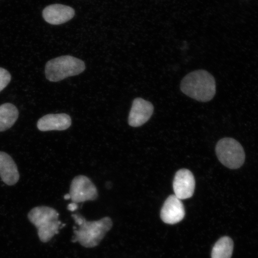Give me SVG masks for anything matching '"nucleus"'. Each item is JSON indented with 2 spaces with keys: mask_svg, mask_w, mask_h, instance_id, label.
Masks as SVG:
<instances>
[{
  "mask_svg": "<svg viewBox=\"0 0 258 258\" xmlns=\"http://www.w3.org/2000/svg\"><path fill=\"white\" fill-rule=\"evenodd\" d=\"M72 217L79 226V229L74 227V236L72 241L73 243L79 242L82 246L87 248L98 246L112 227L111 219L109 217L96 221H86L79 214L72 215Z\"/></svg>",
  "mask_w": 258,
  "mask_h": 258,
  "instance_id": "1",
  "label": "nucleus"
},
{
  "mask_svg": "<svg viewBox=\"0 0 258 258\" xmlns=\"http://www.w3.org/2000/svg\"><path fill=\"white\" fill-rule=\"evenodd\" d=\"M180 90L185 95L200 102H208L216 93V83L212 74L205 70L195 71L184 77Z\"/></svg>",
  "mask_w": 258,
  "mask_h": 258,
  "instance_id": "2",
  "label": "nucleus"
},
{
  "mask_svg": "<svg viewBox=\"0 0 258 258\" xmlns=\"http://www.w3.org/2000/svg\"><path fill=\"white\" fill-rule=\"evenodd\" d=\"M59 216L55 209L47 206H38L29 212V221L37 228L38 237L43 243L49 241L59 233L62 225L58 219Z\"/></svg>",
  "mask_w": 258,
  "mask_h": 258,
  "instance_id": "3",
  "label": "nucleus"
},
{
  "mask_svg": "<svg viewBox=\"0 0 258 258\" xmlns=\"http://www.w3.org/2000/svg\"><path fill=\"white\" fill-rule=\"evenodd\" d=\"M85 69L83 60L72 56H62L48 61L45 73L48 81L57 82L68 77L79 75Z\"/></svg>",
  "mask_w": 258,
  "mask_h": 258,
  "instance_id": "4",
  "label": "nucleus"
},
{
  "mask_svg": "<svg viewBox=\"0 0 258 258\" xmlns=\"http://www.w3.org/2000/svg\"><path fill=\"white\" fill-rule=\"evenodd\" d=\"M216 152L219 160L228 168H240L244 162L245 153L243 148L234 139H222L217 145Z\"/></svg>",
  "mask_w": 258,
  "mask_h": 258,
  "instance_id": "5",
  "label": "nucleus"
},
{
  "mask_svg": "<svg viewBox=\"0 0 258 258\" xmlns=\"http://www.w3.org/2000/svg\"><path fill=\"white\" fill-rule=\"evenodd\" d=\"M70 195L73 202L76 203L95 201L98 196L95 185L88 177L83 175L73 180Z\"/></svg>",
  "mask_w": 258,
  "mask_h": 258,
  "instance_id": "6",
  "label": "nucleus"
},
{
  "mask_svg": "<svg viewBox=\"0 0 258 258\" xmlns=\"http://www.w3.org/2000/svg\"><path fill=\"white\" fill-rule=\"evenodd\" d=\"M196 181L193 174L188 169H180L176 173L173 182L174 192L181 201L191 198L195 192Z\"/></svg>",
  "mask_w": 258,
  "mask_h": 258,
  "instance_id": "7",
  "label": "nucleus"
},
{
  "mask_svg": "<svg viewBox=\"0 0 258 258\" xmlns=\"http://www.w3.org/2000/svg\"><path fill=\"white\" fill-rule=\"evenodd\" d=\"M185 215L181 201L175 195H171L164 202L161 210L160 217L164 223L173 225L181 221Z\"/></svg>",
  "mask_w": 258,
  "mask_h": 258,
  "instance_id": "8",
  "label": "nucleus"
},
{
  "mask_svg": "<svg viewBox=\"0 0 258 258\" xmlns=\"http://www.w3.org/2000/svg\"><path fill=\"white\" fill-rule=\"evenodd\" d=\"M154 111V106L151 102L142 98L135 99L132 104L128 116V124L131 126H141L150 120Z\"/></svg>",
  "mask_w": 258,
  "mask_h": 258,
  "instance_id": "9",
  "label": "nucleus"
},
{
  "mask_svg": "<svg viewBox=\"0 0 258 258\" xmlns=\"http://www.w3.org/2000/svg\"><path fill=\"white\" fill-rule=\"evenodd\" d=\"M75 11L70 6L55 4L47 6L43 11V17L47 23L59 25L66 23L74 18Z\"/></svg>",
  "mask_w": 258,
  "mask_h": 258,
  "instance_id": "10",
  "label": "nucleus"
},
{
  "mask_svg": "<svg viewBox=\"0 0 258 258\" xmlns=\"http://www.w3.org/2000/svg\"><path fill=\"white\" fill-rule=\"evenodd\" d=\"M71 125L72 118L66 114L46 115L37 122V127L42 132L64 131Z\"/></svg>",
  "mask_w": 258,
  "mask_h": 258,
  "instance_id": "11",
  "label": "nucleus"
},
{
  "mask_svg": "<svg viewBox=\"0 0 258 258\" xmlns=\"http://www.w3.org/2000/svg\"><path fill=\"white\" fill-rule=\"evenodd\" d=\"M0 177L8 185L16 184L19 179L17 165L9 154L0 151Z\"/></svg>",
  "mask_w": 258,
  "mask_h": 258,
  "instance_id": "12",
  "label": "nucleus"
},
{
  "mask_svg": "<svg viewBox=\"0 0 258 258\" xmlns=\"http://www.w3.org/2000/svg\"><path fill=\"white\" fill-rule=\"evenodd\" d=\"M19 117V111L11 103L0 105V132L8 130L14 125Z\"/></svg>",
  "mask_w": 258,
  "mask_h": 258,
  "instance_id": "13",
  "label": "nucleus"
},
{
  "mask_svg": "<svg viewBox=\"0 0 258 258\" xmlns=\"http://www.w3.org/2000/svg\"><path fill=\"white\" fill-rule=\"evenodd\" d=\"M233 248V241L231 238L222 237L213 247L212 258H231Z\"/></svg>",
  "mask_w": 258,
  "mask_h": 258,
  "instance_id": "14",
  "label": "nucleus"
},
{
  "mask_svg": "<svg viewBox=\"0 0 258 258\" xmlns=\"http://www.w3.org/2000/svg\"><path fill=\"white\" fill-rule=\"evenodd\" d=\"M12 77L8 70L0 68V92L11 82Z\"/></svg>",
  "mask_w": 258,
  "mask_h": 258,
  "instance_id": "15",
  "label": "nucleus"
},
{
  "mask_svg": "<svg viewBox=\"0 0 258 258\" xmlns=\"http://www.w3.org/2000/svg\"><path fill=\"white\" fill-rule=\"evenodd\" d=\"M67 208L70 211L74 212L79 208V206L77 205V203L73 202L70 203V204L68 206Z\"/></svg>",
  "mask_w": 258,
  "mask_h": 258,
  "instance_id": "16",
  "label": "nucleus"
},
{
  "mask_svg": "<svg viewBox=\"0 0 258 258\" xmlns=\"http://www.w3.org/2000/svg\"><path fill=\"white\" fill-rule=\"evenodd\" d=\"M63 198L64 200H69L71 199V196L70 194H67V195H66L64 196Z\"/></svg>",
  "mask_w": 258,
  "mask_h": 258,
  "instance_id": "17",
  "label": "nucleus"
}]
</instances>
